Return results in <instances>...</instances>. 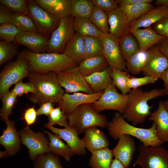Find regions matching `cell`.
Returning a JSON list of instances; mask_svg holds the SVG:
<instances>
[{
  "label": "cell",
  "instance_id": "obj_1",
  "mask_svg": "<svg viewBox=\"0 0 168 168\" xmlns=\"http://www.w3.org/2000/svg\"><path fill=\"white\" fill-rule=\"evenodd\" d=\"M27 77L35 90L34 93L28 96V99L34 104L41 105L47 102L58 103L61 100L65 90L59 82L56 73L30 72Z\"/></svg>",
  "mask_w": 168,
  "mask_h": 168
},
{
  "label": "cell",
  "instance_id": "obj_2",
  "mask_svg": "<svg viewBox=\"0 0 168 168\" xmlns=\"http://www.w3.org/2000/svg\"><path fill=\"white\" fill-rule=\"evenodd\" d=\"M107 127L110 135L114 140L126 134L138 139L145 147L160 146L164 143L157 135L155 122H153L151 127L148 128L138 127L128 123L121 113L118 112L114 113Z\"/></svg>",
  "mask_w": 168,
  "mask_h": 168
},
{
  "label": "cell",
  "instance_id": "obj_3",
  "mask_svg": "<svg viewBox=\"0 0 168 168\" xmlns=\"http://www.w3.org/2000/svg\"><path fill=\"white\" fill-rule=\"evenodd\" d=\"M21 53L27 59L31 73H58L78 66L72 59L63 53H35L27 49Z\"/></svg>",
  "mask_w": 168,
  "mask_h": 168
},
{
  "label": "cell",
  "instance_id": "obj_4",
  "mask_svg": "<svg viewBox=\"0 0 168 168\" xmlns=\"http://www.w3.org/2000/svg\"><path fill=\"white\" fill-rule=\"evenodd\" d=\"M128 95L127 107L122 115L125 119L132 122L135 126L143 123L151 114L150 110L153 106L150 105L148 101L165 95L163 89H155L147 91L140 87L131 89Z\"/></svg>",
  "mask_w": 168,
  "mask_h": 168
},
{
  "label": "cell",
  "instance_id": "obj_5",
  "mask_svg": "<svg viewBox=\"0 0 168 168\" xmlns=\"http://www.w3.org/2000/svg\"><path fill=\"white\" fill-rule=\"evenodd\" d=\"M66 116L68 126L74 129L78 135L90 127L105 128L107 127L109 123L105 115L96 111L92 103L81 105Z\"/></svg>",
  "mask_w": 168,
  "mask_h": 168
},
{
  "label": "cell",
  "instance_id": "obj_6",
  "mask_svg": "<svg viewBox=\"0 0 168 168\" xmlns=\"http://www.w3.org/2000/svg\"><path fill=\"white\" fill-rule=\"evenodd\" d=\"M27 59L21 52L16 59L4 67L0 73V97L12 85L28 77L30 73Z\"/></svg>",
  "mask_w": 168,
  "mask_h": 168
},
{
  "label": "cell",
  "instance_id": "obj_7",
  "mask_svg": "<svg viewBox=\"0 0 168 168\" xmlns=\"http://www.w3.org/2000/svg\"><path fill=\"white\" fill-rule=\"evenodd\" d=\"M26 2L29 16L33 21L38 33L49 39L60 19L48 12L35 0H26Z\"/></svg>",
  "mask_w": 168,
  "mask_h": 168
},
{
  "label": "cell",
  "instance_id": "obj_8",
  "mask_svg": "<svg viewBox=\"0 0 168 168\" xmlns=\"http://www.w3.org/2000/svg\"><path fill=\"white\" fill-rule=\"evenodd\" d=\"M139 154L133 167L141 168H168V151L161 146L145 147L142 145L138 147Z\"/></svg>",
  "mask_w": 168,
  "mask_h": 168
},
{
  "label": "cell",
  "instance_id": "obj_9",
  "mask_svg": "<svg viewBox=\"0 0 168 168\" xmlns=\"http://www.w3.org/2000/svg\"><path fill=\"white\" fill-rule=\"evenodd\" d=\"M19 133L21 143L28 149L31 160L34 161L38 156L50 152L49 138L43 133H35L27 126L21 129Z\"/></svg>",
  "mask_w": 168,
  "mask_h": 168
},
{
  "label": "cell",
  "instance_id": "obj_10",
  "mask_svg": "<svg viewBox=\"0 0 168 168\" xmlns=\"http://www.w3.org/2000/svg\"><path fill=\"white\" fill-rule=\"evenodd\" d=\"M128 100V95L118 92L112 83L92 104L95 110L98 113L105 110H113L123 114L127 107Z\"/></svg>",
  "mask_w": 168,
  "mask_h": 168
},
{
  "label": "cell",
  "instance_id": "obj_11",
  "mask_svg": "<svg viewBox=\"0 0 168 168\" xmlns=\"http://www.w3.org/2000/svg\"><path fill=\"white\" fill-rule=\"evenodd\" d=\"M73 17L69 16L61 19L59 24L49 39L46 52L62 53L65 46L74 34Z\"/></svg>",
  "mask_w": 168,
  "mask_h": 168
},
{
  "label": "cell",
  "instance_id": "obj_12",
  "mask_svg": "<svg viewBox=\"0 0 168 168\" xmlns=\"http://www.w3.org/2000/svg\"><path fill=\"white\" fill-rule=\"evenodd\" d=\"M59 82L67 93L93 92L77 67L57 73Z\"/></svg>",
  "mask_w": 168,
  "mask_h": 168
},
{
  "label": "cell",
  "instance_id": "obj_13",
  "mask_svg": "<svg viewBox=\"0 0 168 168\" xmlns=\"http://www.w3.org/2000/svg\"><path fill=\"white\" fill-rule=\"evenodd\" d=\"M100 38L102 42L103 55L112 69L126 71V62L120 49L119 40L109 33H102Z\"/></svg>",
  "mask_w": 168,
  "mask_h": 168
},
{
  "label": "cell",
  "instance_id": "obj_14",
  "mask_svg": "<svg viewBox=\"0 0 168 168\" xmlns=\"http://www.w3.org/2000/svg\"><path fill=\"white\" fill-rule=\"evenodd\" d=\"M103 91L91 94L82 92L72 94L65 93L61 100L58 103V106L67 115L81 105L94 103L99 98Z\"/></svg>",
  "mask_w": 168,
  "mask_h": 168
},
{
  "label": "cell",
  "instance_id": "obj_15",
  "mask_svg": "<svg viewBox=\"0 0 168 168\" xmlns=\"http://www.w3.org/2000/svg\"><path fill=\"white\" fill-rule=\"evenodd\" d=\"M49 39L38 33L20 31L15 42L26 47L31 52L38 53L46 52Z\"/></svg>",
  "mask_w": 168,
  "mask_h": 168
},
{
  "label": "cell",
  "instance_id": "obj_16",
  "mask_svg": "<svg viewBox=\"0 0 168 168\" xmlns=\"http://www.w3.org/2000/svg\"><path fill=\"white\" fill-rule=\"evenodd\" d=\"M6 125L2 134L0 137V144L5 148L7 156H12L20 150L21 141L18 132L15 127V122L10 120L8 117L3 119Z\"/></svg>",
  "mask_w": 168,
  "mask_h": 168
},
{
  "label": "cell",
  "instance_id": "obj_17",
  "mask_svg": "<svg viewBox=\"0 0 168 168\" xmlns=\"http://www.w3.org/2000/svg\"><path fill=\"white\" fill-rule=\"evenodd\" d=\"M44 127L49 129L53 133L57 134L65 141L75 155H84L86 153L85 147L78 134L73 128L69 126L63 128L54 127L47 123Z\"/></svg>",
  "mask_w": 168,
  "mask_h": 168
},
{
  "label": "cell",
  "instance_id": "obj_18",
  "mask_svg": "<svg viewBox=\"0 0 168 168\" xmlns=\"http://www.w3.org/2000/svg\"><path fill=\"white\" fill-rule=\"evenodd\" d=\"M149 51V57L142 72L144 76H153L160 78L168 68V58L158 47Z\"/></svg>",
  "mask_w": 168,
  "mask_h": 168
},
{
  "label": "cell",
  "instance_id": "obj_19",
  "mask_svg": "<svg viewBox=\"0 0 168 168\" xmlns=\"http://www.w3.org/2000/svg\"><path fill=\"white\" fill-rule=\"evenodd\" d=\"M118 139L117 145L112 150L113 156L128 168L137 150L135 142L131 136L126 134L122 135Z\"/></svg>",
  "mask_w": 168,
  "mask_h": 168
},
{
  "label": "cell",
  "instance_id": "obj_20",
  "mask_svg": "<svg viewBox=\"0 0 168 168\" xmlns=\"http://www.w3.org/2000/svg\"><path fill=\"white\" fill-rule=\"evenodd\" d=\"M107 14L109 33L119 40L131 33L129 23L119 7Z\"/></svg>",
  "mask_w": 168,
  "mask_h": 168
},
{
  "label": "cell",
  "instance_id": "obj_21",
  "mask_svg": "<svg viewBox=\"0 0 168 168\" xmlns=\"http://www.w3.org/2000/svg\"><path fill=\"white\" fill-rule=\"evenodd\" d=\"M81 140L85 148L91 153L100 149L108 147L109 142L103 131L97 127H92L86 129Z\"/></svg>",
  "mask_w": 168,
  "mask_h": 168
},
{
  "label": "cell",
  "instance_id": "obj_22",
  "mask_svg": "<svg viewBox=\"0 0 168 168\" xmlns=\"http://www.w3.org/2000/svg\"><path fill=\"white\" fill-rule=\"evenodd\" d=\"M48 12L60 19L71 16L72 0H34Z\"/></svg>",
  "mask_w": 168,
  "mask_h": 168
},
{
  "label": "cell",
  "instance_id": "obj_23",
  "mask_svg": "<svg viewBox=\"0 0 168 168\" xmlns=\"http://www.w3.org/2000/svg\"><path fill=\"white\" fill-rule=\"evenodd\" d=\"M130 31L137 39L140 50H148L151 46L160 43L163 39L166 37L157 33L151 26L144 29L132 30Z\"/></svg>",
  "mask_w": 168,
  "mask_h": 168
},
{
  "label": "cell",
  "instance_id": "obj_24",
  "mask_svg": "<svg viewBox=\"0 0 168 168\" xmlns=\"http://www.w3.org/2000/svg\"><path fill=\"white\" fill-rule=\"evenodd\" d=\"M149 120L155 123L156 133L159 139L164 143L168 142V111L162 101L159 103L156 110L151 114Z\"/></svg>",
  "mask_w": 168,
  "mask_h": 168
},
{
  "label": "cell",
  "instance_id": "obj_25",
  "mask_svg": "<svg viewBox=\"0 0 168 168\" xmlns=\"http://www.w3.org/2000/svg\"><path fill=\"white\" fill-rule=\"evenodd\" d=\"M168 15V7L158 6L148 11L136 20L129 23L130 30L151 26Z\"/></svg>",
  "mask_w": 168,
  "mask_h": 168
},
{
  "label": "cell",
  "instance_id": "obj_26",
  "mask_svg": "<svg viewBox=\"0 0 168 168\" xmlns=\"http://www.w3.org/2000/svg\"><path fill=\"white\" fill-rule=\"evenodd\" d=\"M63 53L79 64L85 59V47L84 37L75 33L67 44Z\"/></svg>",
  "mask_w": 168,
  "mask_h": 168
},
{
  "label": "cell",
  "instance_id": "obj_27",
  "mask_svg": "<svg viewBox=\"0 0 168 168\" xmlns=\"http://www.w3.org/2000/svg\"><path fill=\"white\" fill-rule=\"evenodd\" d=\"M112 69L109 66L105 70L85 77V79L94 93L103 91L112 83L111 73Z\"/></svg>",
  "mask_w": 168,
  "mask_h": 168
},
{
  "label": "cell",
  "instance_id": "obj_28",
  "mask_svg": "<svg viewBox=\"0 0 168 168\" xmlns=\"http://www.w3.org/2000/svg\"><path fill=\"white\" fill-rule=\"evenodd\" d=\"M49 140V147L50 152L62 157L67 162H69L74 153L67 144L58 135L53 133L48 130L43 129Z\"/></svg>",
  "mask_w": 168,
  "mask_h": 168
},
{
  "label": "cell",
  "instance_id": "obj_29",
  "mask_svg": "<svg viewBox=\"0 0 168 168\" xmlns=\"http://www.w3.org/2000/svg\"><path fill=\"white\" fill-rule=\"evenodd\" d=\"M109 66L107 60L102 55L85 59L78 65L77 68L85 77L94 73L103 71Z\"/></svg>",
  "mask_w": 168,
  "mask_h": 168
},
{
  "label": "cell",
  "instance_id": "obj_30",
  "mask_svg": "<svg viewBox=\"0 0 168 168\" xmlns=\"http://www.w3.org/2000/svg\"><path fill=\"white\" fill-rule=\"evenodd\" d=\"M118 6L124 12L128 23L136 20L148 11L154 8L153 5L149 3L120 5Z\"/></svg>",
  "mask_w": 168,
  "mask_h": 168
},
{
  "label": "cell",
  "instance_id": "obj_31",
  "mask_svg": "<svg viewBox=\"0 0 168 168\" xmlns=\"http://www.w3.org/2000/svg\"><path fill=\"white\" fill-rule=\"evenodd\" d=\"M91 153L89 161L91 168H110L114 157L112 150L107 147Z\"/></svg>",
  "mask_w": 168,
  "mask_h": 168
},
{
  "label": "cell",
  "instance_id": "obj_32",
  "mask_svg": "<svg viewBox=\"0 0 168 168\" xmlns=\"http://www.w3.org/2000/svg\"><path fill=\"white\" fill-rule=\"evenodd\" d=\"M73 26L74 31L83 37H100L102 33L89 18H73Z\"/></svg>",
  "mask_w": 168,
  "mask_h": 168
},
{
  "label": "cell",
  "instance_id": "obj_33",
  "mask_svg": "<svg viewBox=\"0 0 168 168\" xmlns=\"http://www.w3.org/2000/svg\"><path fill=\"white\" fill-rule=\"evenodd\" d=\"M150 54L149 50H140L132 55L126 61L127 70L133 75L142 72Z\"/></svg>",
  "mask_w": 168,
  "mask_h": 168
},
{
  "label": "cell",
  "instance_id": "obj_34",
  "mask_svg": "<svg viewBox=\"0 0 168 168\" xmlns=\"http://www.w3.org/2000/svg\"><path fill=\"white\" fill-rule=\"evenodd\" d=\"M118 40L120 52L125 62L140 50L137 39L131 33Z\"/></svg>",
  "mask_w": 168,
  "mask_h": 168
},
{
  "label": "cell",
  "instance_id": "obj_35",
  "mask_svg": "<svg viewBox=\"0 0 168 168\" xmlns=\"http://www.w3.org/2000/svg\"><path fill=\"white\" fill-rule=\"evenodd\" d=\"M10 23L15 25L20 31L38 32L33 21L29 16L13 12Z\"/></svg>",
  "mask_w": 168,
  "mask_h": 168
},
{
  "label": "cell",
  "instance_id": "obj_36",
  "mask_svg": "<svg viewBox=\"0 0 168 168\" xmlns=\"http://www.w3.org/2000/svg\"><path fill=\"white\" fill-rule=\"evenodd\" d=\"M34 165V168H64L59 156L51 152L38 156Z\"/></svg>",
  "mask_w": 168,
  "mask_h": 168
},
{
  "label": "cell",
  "instance_id": "obj_37",
  "mask_svg": "<svg viewBox=\"0 0 168 168\" xmlns=\"http://www.w3.org/2000/svg\"><path fill=\"white\" fill-rule=\"evenodd\" d=\"M85 47V59L103 55V46L100 37L92 36H84Z\"/></svg>",
  "mask_w": 168,
  "mask_h": 168
},
{
  "label": "cell",
  "instance_id": "obj_38",
  "mask_svg": "<svg viewBox=\"0 0 168 168\" xmlns=\"http://www.w3.org/2000/svg\"><path fill=\"white\" fill-rule=\"evenodd\" d=\"M94 6L91 0H72L71 16L73 18H89Z\"/></svg>",
  "mask_w": 168,
  "mask_h": 168
},
{
  "label": "cell",
  "instance_id": "obj_39",
  "mask_svg": "<svg viewBox=\"0 0 168 168\" xmlns=\"http://www.w3.org/2000/svg\"><path fill=\"white\" fill-rule=\"evenodd\" d=\"M130 76L126 71L115 69H112L111 73L113 84L124 95H128L131 90L128 84Z\"/></svg>",
  "mask_w": 168,
  "mask_h": 168
},
{
  "label": "cell",
  "instance_id": "obj_40",
  "mask_svg": "<svg viewBox=\"0 0 168 168\" xmlns=\"http://www.w3.org/2000/svg\"><path fill=\"white\" fill-rule=\"evenodd\" d=\"M89 19L103 33H109L107 14L94 6Z\"/></svg>",
  "mask_w": 168,
  "mask_h": 168
},
{
  "label": "cell",
  "instance_id": "obj_41",
  "mask_svg": "<svg viewBox=\"0 0 168 168\" xmlns=\"http://www.w3.org/2000/svg\"><path fill=\"white\" fill-rule=\"evenodd\" d=\"M16 96L9 91L0 97L2 106L0 109L1 120L12 114V110L17 100Z\"/></svg>",
  "mask_w": 168,
  "mask_h": 168
},
{
  "label": "cell",
  "instance_id": "obj_42",
  "mask_svg": "<svg viewBox=\"0 0 168 168\" xmlns=\"http://www.w3.org/2000/svg\"><path fill=\"white\" fill-rule=\"evenodd\" d=\"M17 47L12 42L0 41V65L12 59L18 54Z\"/></svg>",
  "mask_w": 168,
  "mask_h": 168
},
{
  "label": "cell",
  "instance_id": "obj_43",
  "mask_svg": "<svg viewBox=\"0 0 168 168\" xmlns=\"http://www.w3.org/2000/svg\"><path fill=\"white\" fill-rule=\"evenodd\" d=\"M47 124L52 126L57 124L64 128L68 126V124L66 115L59 106L54 108L52 110L48 116Z\"/></svg>",
  "mask_w": 168,
  "mask_h": 168
},
{
  "label": "cell",
  "instance_id": "obj_44",
  "mask_svg": "<svg viewBox=\"0 0 168 168\" xmlns=\"http://www.w3.org/2000/svg\"><path fill=\"white\" fill-rule=\"evenodd\" d=\"M20 31L16 26L11 23L0 24V39L10 42L15 41L16 37Z\"/></svg>",
  "mask_w": 168,
  "mask_h": 168
},
{
  "label": "cell",
  "instance_id": "obj_45",
  "mask_svg": "<svg viewBox=\"0 0 168 168\" xmlns=\"http://www.w3.org/2000/svg\"><path fill=\"white\" fill-rule=\"evenodd\" d=\"M0 2L13 12L29 16L26 0H0Z\"/></svg>",
  "mask_w": 168,
  "mask_h": 168
},
{
  "label": "cell",
  "instance_id": "obj_46",
  "mask_svg": "<svg viewBox=\"0 0 168 168\" xmlns=\"http://www.w3.org/2000/svg\"><path fill=\"white\" fill-rule=\"evenodd\" d=\"M158 79L157 77L153 76H144L141 77L131 76L128 79V84L131 89H133L147 84L154 83Z\"/></svg>",
  "mask_w": 168,
  "mask_h": 168
},
{
  "label": "cell",
  "instance_id": "obj_47",
  "mask_svg": "<svg viewBox=\"0 0 168 168\" xmlns=\"http://www.w3.org/2000/svg\"><path fill=\"white\" fill-rule=\"evenodd\" d=\"M21 80L16 84L11 92L17 96H21L28 93H34L35 88L30 82H23Z\"/></svg>",
  "mask_w": 168,
  "mask_h": 168
},
{
  "label": "cell",
  "instance_id": "obj_48",
  "mask_svg": "<svg viewBox=\"0 0 168 168\" xmlns=\"http://www.w3.org/2000/svg\"><path fill=\"white\" fill-rule=\"evenodd\" d=\"M95 6L100 9L107 14L119 7L117 0H91Z\"/></svg>",
  "mask_w": 168,
  "mask_h": 168
},
{
  "label": "cell",
  "instance_id": "obj_49",
  "mask_svg": "<svg viewBox=\"0 0 168 168\" xmlns=\"http://www.w3.org/2000/svg\"><path fill=\"white\" fill-rule=\"evenodd\" d=\"M153 29L158 34L168 38V15L153 26Z\"/></svg>",
  "mask_w": 168,
  "mask_h": 168
},
{
  "label": "cell",
  "instance_id": "obj_50",
  "mask_svg": "<svg viewBox=\"0 0 168 168\" xmlns=\"http://www.w3.org/2000/svg\"><path fill=\"white\" fill-rule=\"evenodd\" d=\"M36 110L35 105L29 108L25 111L23 119L25 120L27 126L34 124L36 122L37 118Z\"/></svg>",
  "mask_w": 168,
  "mask_h": 168
},
{
  "label": "cell",
  "instance_id": "obj_51",
  "mask_svg": "<svg viewBox=\"0 0 168 168\" xmlns=\"http://www.w3.org/2000/svg\"><path fill=\"white\" fill-rule=\"evenodd\" d=\"M13 12L2 4L0 5V24L10 23Z\"/></svg>",
  "mask_w": 168,
  "mask_h": 168
},
{
  "label": "cell",
  "instance_id": "obj_52",
  "mask_svg": "<svg viewBox=\"0 0 168 168\" xmlns=\"http://www.w3.org/2000/svg\"><path fill=\"white\" fill-rule=\"evenodd\" d=\"M54 108V103L50 102L43 103L41 105L38 109L36 110L37 116L44 115L49 116Z\"/></svg>",
  "mask_w": 168,
  "mask_h": 168
},
{
  "label": "cell",
  "instance_id": "obj_53",
  "mask_svg": "<svg viewBox=\"0 0 168 168\" xmlns=\"http://www.w3.org/2000/svg\"><path fill=\"white\" fill-rule=\"evenodd\" d=\"M159 44V50L168 58V38L163 39Z\"/></svg>",
  "mask_w": 168,
  "mask_h": 168
},
{
  "label": "cell",
  "instance_id": "obj_54",
  "mask_svg": "<svg viewBox=\"0 0 168 168\" xmlns=\"http://www.w3.org/2000/svg\"><path fill=\"white\" fill-rule=\"evenodd\" d=\"M152 0H117L118 5H132L140 3H151Z\"/></svg>",
  "mask_w": 168,
  "mask_h": 168
},
{
  "label": "cell",
  "instance_id": "obj_55",
  "mask_svg": "<svg viewBox=\"0 0 168 168\" xmlns=\"http://www.w3.org/2000/svg\"><path fill=\"white\" fill-rule=\"evenodd\" d=\"M160 78L164 82L163 90L165 95H168V68L163 73Z\"/></svg>",
  "mask_w": 168,
  "mask_h": 168
},
{
  "label": "cell",
  "instance_id": "obj_56",
  "mask_svg": "<svg viewBox=\"0 0 168 168\" xmlns=\"http://www.w3.org/2000/svg\"><path fill=\"white\" fill-rule=\"evenodd\" d=\"M110 168H127L119 161L114 159L112 161Z\"/></svg>",
  "mask_w": 168,
  "mask_h": 168
},
{
  "label": "cell",
  "instance_id": "obj_57",
  "mask_svg": "<svg viewBox=\"0 0 168 168\" xmlns=\"http://www.w3.org/2000/svg\"><path fill=\"white\" fill-rule=\"evenodd\" d=\"M154 4L158 6L168 7V0H156Z\"/></svg>",
  "mask_w": 168,
  "mask_h": 168
},
{
  "label": "cell",
  "instance_id": "obj_58",
  "mask_svg": "<svg viewBox=\"0 0 168 168\" xmlns=\"http://www.w3.org/2000/svg\"><path fill=\"white\" fill-rule=\"evenodd\" d=\"M0 155V158L3 157H6L7 156V153L5 151H1Z\"/></svg>",
  "mask_w": 168,
  "mask_h": 168
},
{
  "label": "cell",
  "instance_id": "obj_59",
  "mask_svg": "<svg viewBox=\"0 0 168 168\" xmlns=\"http://www.w3.org/2000/svg\"><path fill=\"white\" fill-rule=\"evenodd\" d=\"M162 102L165 108L168 111V99L165 101H162Z\"/></svg>",
  "mask_w": 168,
  "mask_h": 168
}]
</instances>
